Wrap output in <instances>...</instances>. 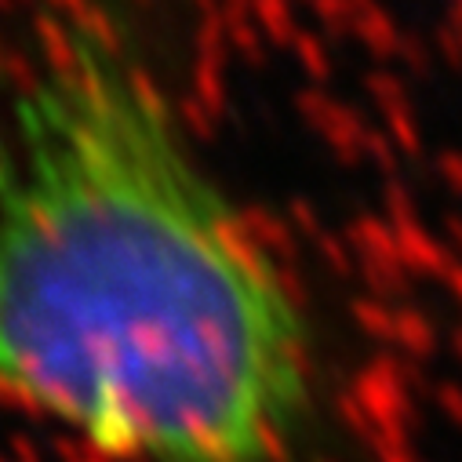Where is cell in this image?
<instances>
[{
  "instance_id": "1",
  "label": "cell",
  "mask_w": 462,
  "mask_h": 462,
  "mask_svg": "<svg viewBox=\"0 0 462 462\" xmlns=\"http://www.w3.org/2000/svg\"><path fill=\"white\" fill-rule=\"evenodd\" d=\"M0 404L109 462H291L317 408L295 284L84 23L0 113Z\"/></svg>"
}]
</instances>
